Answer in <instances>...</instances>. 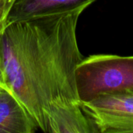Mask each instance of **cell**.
Listing matches in <instances>:
<instances>
[{
  "label": "cell",
  "instance_id": "6da1fadb",
  "mask_svg": "<svg viewBox=\"0 0 133 133\" xmlns=\"http://www.w3.org/2000/svg\"><path fill=\"white\" fill-rule=\"evenodd\" d=\"M76 9L6 25L0 55L10 92L47 132V112L55 101L80 103L76 69L83 59L76 38Z\"/></svg>",
  "mask_w": 133,
  "mask_h": 133
},
{
  "label": "cell",
  "instance_id": "3957f363",
  "mask_svg": "<svg viewBox=\"0 0 133 133\" xmlns=\"http://www.w3.org/2000/svg\"><path fill=\"white\" fill-rule=\"evenodd\" d=\"M80 106L94 133L133 132V91L103 93Z\"/></svg>",
  "mask_w": 133,
  "mask_h": 133
},
{
  "label": "cell",
  "instance_id": "7a4b0ae2",
  "mask_svg": "<svg viewBox=\"0 0 133 133\" xmlns=\"http://www.w3.org/2000/svg\"><path fill=\"white\" fill-rule=\"evenodd\" d=\"M76 82L80 102L103 93L133 91V56L100 54L83 58L76 69Z\"/></svg>",
  "mask_w": 133,
  "mask_h": 133
},
{
  "label": "cell",
  "instance_id": "ba28073f",
  "mask_svg": "<svg viewBox=\"0 0 133 133\" xmlns=\"http://www.w3.org/2000/svg\"><path fill=\"white\" fill-rule=\"evenodd\" d=\"M2 33L0 34V37H1V34ZM0 89L2 90H5V91H8L9 92L10 94H12L10 92V90H9L8 87H7V84H6V82H5V75H4V72H3V69H2V59H1V55H0ZM13 95V94H12Z\"/></svg>",
  "mask_w": 133,
  "mask_h": 133
},
{
  "label": "cell",
  "instance_id": "277c9868",
  "mask_svg": "<svg viewBox=\"0 0 133 133\" xmlns=\"http://www.w3.org/2000/svg\"><path fill=\"white\" fill-rule=\"evenodd\" d=\"M96 0H14L7 24L76 9L85 10Z\"/></svg>",
  "mask_w": 133,
  "mask_h": 133
},
{
  "label": "cell",
  "instance_id": "5b68a950",
  "mask_svg": "<svg viewBox=\"0 0 133 133\" xmlns=\"http://www.w3.org/2000/svg\"><path fill=\"white\" fill-rule=\"evenodd\" d=\"M47 132L94 133V129L83 111L80 103L58 101L48 108Z\"/></svg>",
  "mask_w": 133,
  "mask_h": 133
},
{
  "label": "cell",
  "instance_id": "52a82bcc",
  "mask_svg": "<svg viewBox=\"0 0 133 133\" xmlns=\"http://www.w3.org/2000/svg\"><path fill=\"white\" fill-rule=\"evenodd\" d=\"M14 0H0V34L7 25V17Z\"/></svg>",
  "mask_w": 133,
  "mask_h": 133
},
{
  "label": "cell",
  "instance_id": "9c48e42d",
  "mask_svg": "<svg viewBox=\"0 0 133 133\" xmlns=\"http://www.w3.org/2000/svg\"><path fill=\"white\" fill-rule=\"evenodd\" d=\"M1 90H1V89H0V91H1Z\"/></svg>",
  "mask_w": 133,
  "mask_h": 133
},
{
  "label": "cell",
  "instance_id": "8992f818",
  "mask_svg": "<svg viewBox=\"0 0 133 133\" xmlns=\"http://www.w3.org/2000/svg\"><path fill=\"white\" fill-rule=\"evenodd\" d=\"M38 129L24 106L12 94L0 91V133H34Z\"/></svg>",
  "mask_w": 133,
  "mask_h": 133
}]
</instances>
